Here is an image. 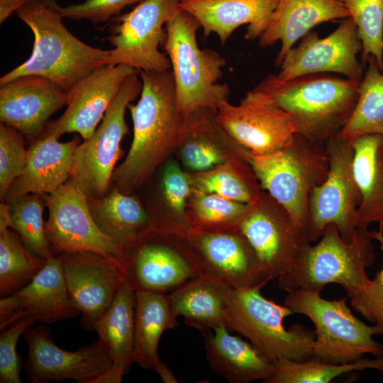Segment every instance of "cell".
<instances>
[{
	"instance_id": "cell-1",
	"label": "cell",
	"mask_w": 383,
	"mask_h": 383,
	"mask_svg": "<svg viewBox=\"0 0 383 383\" xmlns=\"http://www.w3.org/2000/svg\"><path fill=\"white\" fill-rule=\"evenodd\" d=\"M138 72L140 97L136 104L128 106L133 124V140L111 178L114 187L126 194L141 186L180 145L186 126L177 107L172 70Z\"/></svg>"
},
{
	"instance_id": "cell-2",
	"label": "cell",
	"mask_w": 383,
	"mask_h": 383,
	"mask_svg": "<svg viewBox=\"0 0 383 383\" xmlns=\"http://www.w3.org/2000/svg\"><path fill=\"white\" fill-rule=\"evenodd\" d=\"M360 82L328 73L282 81L270 74L252 89L287 112L295 133L316 143L326 142L347 123L357 104Z\"/></svg>"
},
{
	"instance_id": "cell-3",
	"label": "cell",
	"mask_w": 383,
	"mask_h": 383,
	"mask_svg": "<svg viewBox=\"0 0 383 383\" xmlns=\"http://www.w3.org/2000/svg\"><path fill=\"white\" fill-rule=\"evenodd\" d=\"M57 0H30L16 12L34 35L30 57L0 78V84L23 75L51 79L68 91L77 82L106 65L109 50L80 40L64 25Z\"/></svg>"
},
{
	"instance_id": "cell-4",
	"label": "cell",
	"mask_w": 383,
	"mask_h": 383,
	"mask_svg": "<svg viewBox=\"0 0 383 383\" xmlns=\"http://www.w3.org/2000/svg\"><path fill=\"white\" fill-rule=\"evenodd\" d=\"M378 236L379 231L357 226L352 241L346 243L338 227L328 225L319 242L309 244L294 267L277 278L279 289L321 292L326 285L334 283L341 285L348 297H353L370 283L366 269L374 262L372 240H377Z\"/></svg>"
},
{
	"instance_id": "cell-5",
	"label": "cell",
	"mask_w": 383,
	"mask_h": 383,
	"mask_svg": "<svg viewBox=\"0 0 383 383\" xmlns=\"http://www.w3.org/2000/svg\"><path fill=\"white\" fill-rule=\"evenodd\" d=\"M200 28L197 18L182 9L165 24L163 48L171 63L177 107L185 119L199 109L216 112L229 94L227 84L217 83L226 61L212 49L199 48Z\"/></svg>"
},
{
	"instance_id": "cell-6",
	"label": "cell",
	"mask_w": 383,
	"mask_h": 383,
	"mask_svg": "<svg viewBox=\"0 0 383 383\" xmlns=\"http://www.w3.org/2000/svg\"><path fill=\"white\" fill-rule=\"evenodd\" d=\"M243 157L261 187L291 214L307 235L309 199L329 171L325 144L295 133L284 148L267 155H253L243 148Z\"/></svg>"
},
{
	"instance_id": "cell-7",
	"label": "cell",
	"mask_w": 383,
	"mask_h": 383,
	"mask_svg": "<svg viewBox=\"0 0 383 383\" xmlns=\"http://www.w3.org/2000/svg\"><path fill=\"white\" fill-rule=\"evenodd\" d=\"M261 288L232 289L226 310V326L250 340L266 359L304 361L312 358L315 331L296 323L286 328L284 320L294 314L287 306L265 298Z\"/></svg>"
},
{
	"instance_id": "cell-8",
	"label": "cell",
	"mask_w": 383,
	"mask_h": 383,
	"mask_svg": "<svg viewBox=\"0 0 383 383\" xmlns=\"http://www.w3.org/2000/svg\"><path fill=\"white\" fill-rule=\"evenodd\" d=\"M284 304L313 322L316 334L313 359L345 363L365 354L383 356V345L373 338L372 326L353 315L346 298L328 300L321 296L320 292L297 289L288 292Z\"/></svg>"
},
{
	"instance_id": "cell-9",
	"label": "cell",
	"mask_w": 383,
	"mask_h": 383,
	"mask_svg": "<svg viewBox=\"0 0 383 383\" xmlns=\"http://www.w3.org/2000/svg\"><path fill=\"white\" fill-rule=\"evenodd\" d=\"M123 270L135 292L166 294L203 272L187 234L155 227L127 247Z\"/></svg>"
},
{
	"instance_id": "cell-10",
	"label": "cell",
	"mask_w": 383,
	"mask_h": 383,
	"mask_svg": "<svg viewBox=\"0 0 383 383\" xmlns=\"http://www.w3.org/2000/svg\"><path fill=\"white\" fill-rule=\"evenodd\" d=\"M141 89L142 82L136 72L126 77L92 135L74 151L70 178L89 199L103 197L111 190L112 175L121 153V143L128 133L126 109Z\"/></svg>"
},
{
	"instance_id": "cell-11",
	"label": "cell",
	"mask_w": 383,
	"mask_h": 383,
	"mask_svg": "<svg viewBox=\"0 0 383 383\" xmlns=\"http://www.w3.org/2000/svg\"><path fill=\"white\" fill-rule=\"evenodd\" d=\"M181 0H143L133 10L113 18L107 37L113 47L106 65H126L137 71L171 70L168 57L159 50L166 23L181 9Z\"/></svg>"
},
{
	"instance_id": "cell-12",
	"label": "cell",
	"mask_w": 383,
	"mask_h": 383,
	"mask_svg": "<svg viewBox=\"0 0 383 383\" xmlns=\"http://www.w3.org/2000/svg\"><path fill=\"white\" fill-rule=\"evenodd\" d=\"M329 171L326 180L315 187L309 199L307 235L315 242L330 224L335 225L341 238L350 243L355 231V214L361 194L353 173L352 143L338 133L325 143Z\"/></svg>"
},
{
	"instance_id": "cell-13",
	"label": "cell",
	"mask_w": 383,
	"mask_h": 383,
	"mask_svg": "<svg viewBox=\"0 0 383 383\" xmlns=\"http://www.w3.org/2000/svg\"><path fill=\"white\" fill-rule=\"evenodd\" d=\"M43 196L49 212L45 234L53 254L91 252L123 267L125 249L98 228L88 197L74 180L70 178L54 192Z\"/></svg>"
},
{
	"instance_id": "cell-14",
	"label": "cell",
	"mask_w": 383,
	"mask_h": 383,
	"mask_svg": "<svg viewBox=\"0 0 383 383\" xmlns=\"http://www.w3.org/2000/svg\"><path fill=\"white\" fill-rule=\"evenodd\" d=\"M271 280L289 272L311 243L287 209L269 194H261L238 225Z\"/></svg>"
},
{
	"instance_id": "cell-15",
	"label": "cell",
	"mask_w": 383,
	"mask_h": 383,
	"mask_svg": "<svg viewBox=\"0 0 383 383\" xmlns=\"http://www.w3.org/2000/svg\"><path fill=\"white\" fill-rule=\"evenodd\" d=\"M216 118L233 141L253 155L280 150L292 142L295 134L290 115L253 89L238 105L222 101Z\"/></svg>"
},
{
	"instance_id": "cell-16",
	"label": "cell",
	"mask_w": 383,
	"mask_h": 383,
	"mask_svg": "<svg viewBox=\"0 0 383 383\" xmlns=\"http://www.w3.org/2000/svg\"><path fill=\"white\" fill-rule=\"evenodd\" d=\"M361 50L357 26L349 17L325 38L311 31L304 35L299 44L287 52L276 76L286 81L301 75L335 72L361 82L364 67L357 58Z\"/></svg>"
},
{
	"instance_id": "cell-17",
	"label": "cell",
	"mask_w": 383,
	"mask_h": 383,
	"mask_svg": "<svg viewBox=\"0 0 383 383\" xmlns=\"http://www.w3.org/2000/svg\"><path fill=\"white\" fill-rule=\"evenodd\" d=\"M62 272L68 295L82 316L80 325L94 330L126 281L121 264L91 252L62 253Z\"/></svg>"
},
{
	"instance_id": "cell-18",
	"label": "cell",
	"mask_w": 383,
	"mask_h": 383,
	"mask_svg": "<svg viewBox=\"0 0 383 383\" xmlns=\"http://www.w3.org/2000/svg\"><path fill=\"white\" fill-rule=\"evenodd\" d=\"M23 335L28 347L25 368L33 383L65 379L91 383L112 365L99 340L75 351H68L55 344L45 326H30Z\"/></svg>"
},
{
	"instance_id": "cell-19",
	"label": "cell",
	"mask_w": 383,
	"mask_h": 383,
	"mask_svg": "<svg viewBox=\"0 0 383 383\" xmlns=\"http://www.w3.org/2000/svg\"><path fill=\"white\" fill-rule=\"evenodd\" d=\"M202 265L203 272L235 290L262 288L271 280L256 254L238 230L196 228L187 234Z\"/></svg>"
},
{
	"instance_id": "cell-20",
	"label": "cell",
	"mask_w": 383,
	"mask_h": 383,
	"mask_svg": "<svg viewBox=\"0 0 383 383\" xmlns=\"http://www.w3.org/2000/svg\"><path fill=\"white\" fill-rule=\"evenodd\" d=\"M136 72L126 65H105L77 82L67 92V109L57 120L48 123L43 133L58 139L66 133L90 138L118 92L123 81Z\"/></svg>"
},
{
	"instance_id": "cell-21",
	"label": "cell",
	"mask_w": 383,
	"mask_h": 383,
	"mask_svg": "<svg viewBox=\"0 0 383 383\" xmlns=\"http://www.w3.org/2000/svg\"><path fill=\"white\" fill-rule=\"evenodd\" d=\"M67 102V91L51 79L21 76L0 84V121L34 141Z\"/></svg>"
},
{
	"instance_id": "cell-22",
	"label": "cell",
	"mask_w": 383,
	"mask_h": 383,
	"mask_svg": "<svg viewBox=\"0 0 383 383\" xmlns=\"http://www.w3.org/2000/svg\"><path fill=\"white\" fill-rule=\"evenodd\" d=\"M79 313L68 295L60 258L57 256L46 262L29 284L1 298L0 329L4 331L23 318L52 323Z\"/></svg>"
},
{
	"instance_id": "cell-23",
	"label": "cell",
	"mask_w": 383,
	"mask_h": 383,
	"mask_svg": "<svg viewBox=\"0 0 383 383\" xmlns=\"http://www.w3.org/2000/svg\"><path fill=\"white\" fill-rule=\"evenodd\" d=\"M80 143L75 136L65 143L53 134L41 133L27 150L26 168L11 184L5 200L9 204L30 194H49L70 178L74 151Z\"/></svg>"
},
{
	"instance_id": "cell-24",
	"label": "cell",
	"mask_w": 383,
	"mask_h": 383,
	"mask_svg": "<svg viewBox=\"0 0 383 383\" xmlns=\"http://www.w3.org/2000/svg\"><path fill=\"white\" fill-rule=\"evenodd\" d=\"M279 0H181L180 8L194 16L204 37L216 33L224 45L234 30L248 24L245 38H259L269 26Z\"/></svg>"
},
{
	"instance_id": "cell-25",
	"label": "cell",
	"mask_w": 383,
	"mask_h": 383,
	"mask_svg": "<svg viewBox=\"0 0 383 383\" xmlns=\"http://www.w3.org/2000/svg\"><path fill=\"white\" fill-rule=\"evenodd\" d=\"M177 317L168 294L135 292L133 362L154 370L165 383L177 381L159 358L158 343L165 331L177 326Z\"/></svg>"
},
{
	"instance_id": "cell-26",
	"label": "cell",
	"mask_w": 383,
	"mask_h": 383,
	"mask_svg": "<svg viewBox=\"0 0 383 383\" xmlns=\"http://www.w3.org/2000/svg\"><path fill=\"white\" fill-rule=\"evenodd\" d=\"M349 17L348 9L338 0H279L269 26L259 38V44L267 47L280 41L276 57V64L280 65L294 43L312 28Z\"/></svg>"
},
{
	"instance_id": "cell-27",
	"label": "cell",
	"mask_w": 383,
	"mask_h": 383,
	"mask_svg": "<svg viewBox=\"0 0 383 383\" xmlns=\"http://www.w3.org/2000/svg\"><path fill=\"white\" fill-rule=\"evenodd\" d=\"M210 369L231 383H267L274 372V364L263 357L250 343L229 333L226 326L201 333Z\"/></svg>"
},
{
	"instance_id": "cell-28",
	"label": "cell",
	"mask_w": 383,
	"mask_h": 383,
	"mask_svg": "<svg viewBox=\"0 0 383 383\" xmlns=\"http://www.w3.org/2000/svg\"><path fill=\"white\" fill-rule=\"evenodd\" d=\"M232 289L202 272L168 295L175 313L202 333L226 326V310Z\"/></svg>"
},
{
	"instance_id": "cell-29",
	"label": "cell",
	"mask_w": 383,
	"mask_h": 383,
	"mask_svg": "<svg viewBox=\"0 0 383 383\" xmlns=\"http://www.w3.org/2000/svg\"><path fill=\"white\" fill-rule=\"evenodd\" d=\"M352 145L353 173L361 194L355 226L368 227L377 222L383 228V135L365 134Z\"/></svg>"
},
{
	"instance_id": "cell-30",
	"label": "cell",
	"mask_w": 383,
	"mask_h": 383,
	"mask_svg": "<svg viewBox=\"0 0 383 383\" xmlns=\"http://www.w3.org/2000/svg\"><path fill=\"white\" fill-rule=\"evenodd\" d=\"M135 291L126 281L94 331L112 360L111 368L126 375L133 362Z\"/></svg>"
},
{
	"instance_id": "cell-31",
	"label": "cell",
	"mask_w": 383,
	"mask_h": 383,
	"mask_svg": "<svg viewBox=\"0 0 383 383\" xmlns=\"http://www.w3.org/2000/svg\"><path fill=\"white\" fill-rule=\"evenodd\" d=\"M88 206L100 231L125 251L138 236L154 227L140 202L115 187L103 197L88 198Z\"/></svg>"
},
{
	"instance_id": "cell-32",
	"label": "cell",
	"mask_w": 383,
	"mask_h": 383,
	"mask_svg": "<svg viewBox=\"0 0 383 383\" xmlns=\"http://www.w3.org/2000/svg\"><path fill=\"white\" fill-rule=\"evenodd\" d=\"M366 66L355 108L338 133L340 137L351 143L365 134L383 135V70L372 55L368 57Z\"/></svg>"
},
{
	"instance_id": "cell-33",
	"label": "cell",
	"mask_w": 383,
	"mask_h": 383,
	"mask_svg": "<svg viewBox=\"0 0 383 383\" xmlns=\"http://www.w3.org/2000/svg\"><path fill=\"white\" fill-rule=\"evenodd\" d=\"M274 372L267 383H328L343 374L366 369L383 373V356L345 363H329L313 358L304 361L282 359L273 362Z\"/></svg>"
},
{
	"instance_id": "cell-34",
	"label": "cell",
	"mask_w": 383,
	"mask_h": 383,
	"mask_svg": "<svg viewBox=\"0 0 383 383\" xmlns=\"http://www.w3.org/2000/svg\"><path fill=\"white\" fill-rule=\"evenodd\" d=\"M47 261L28 250L9 228L0 231V296L29 284Z\"/></svg>"
},
{
	"instance_id": "cell-35",
	"label": "cell",
	"mask_w": 383,
	"mask_h": 383,
	"mask_svg": "<svg viewBox=\"0 0 383 383\" xmlns=\"http://www.w3.org/2000/svg\"><path fill=\"white\" fill-rule=\"evenodd\" d=\"M40 196L41 194H28L9 203L11 228L19 234L28 250L48 261L55 256L45 234Z\"/></svg>"
},
{
	"instance_id": "cell-36",
	"label": "cell",
	"mask_w": 383,
	"mask_h": 383,
	"mask_svg": "<svg viewBox=\"0 0 383 383\" xmlns=\"http://www.w3.org/2000/svg\"><path fill=\"white\" fill-rule=\"evenodd\" d=\"M201 173L192 179L195 190L251 205L260 196L257 179L252 168L241 172L219 168Z\"/></svg>"
},
{
	"instance_id": "cell-37",
	"label": "cell",
	"mask_w": 383,
	"mask_h": 383,
	"mask_svg": "<svg viewBox=\"0 0 383 383\" xmlns=\"http://www.w3.org/2000/svg\"><path fill=\"white\" fill-rule=\"evenodd\" d=\"M354 21L362 43V65L374 56L383 70V0H338Z\"/></svg>"
},
{
	"instance_id": "cell-38",
	"label": "cell",
	"mask_w": 383,
	"mask_h": 383,
	"mask_svg": "<svg viewBox=\"0 0 383 383\" xmlns=\"http://www.w3.org/2000/svg\"><path fill=\"white\" fill-rule=\"evenodd\" d=\"M192 204L198 228L213 231L238 229L252 206L195 189Z\"/></svg>"
},
{
	"instance_id": "cell-39",
	"label": "cell",
	"mask_w": 383,
	"mask_h": 383,
	"mask_svg": "<svg viewBox=\"0 0 383 383\" xmlns=\"http://www.w3.org/2000/svg\"><path fill=\"white\" fill-rule=\"evenodd\" d=\"M24 136L16 129L0 124V196L4 201L13 182L22 174L27 163Z\"/></svg>"
},
{
	"instance_id": "cell-40",
	"label": "cell",
	"mask_w": 383,
	"mask_h": 383,
	"mask_svg": "<svg viewBox=\"0 0 383 383\" xmlns=\"http://www.w3.org/2000/svg\"><path fill=\"white\" fill-rule=\"evenodd\" d=\"M192 179L175 161L165 165L161 177V188L164 199L177 218L180 231L187 234L189 226L185 219L187 199L190 195Z\"/></svg>"
},
{
	"instance_id": "cell-41",
	"label": "cell",
	"mask_w": 383,
	"mask_h": 383,
	"mask_svg": "<svg viewBox=\"0 0 383 383\" xmlns=\"http://www.w3.org/2000/svg\"><path fill=\"white\" fill-rule=\"evenodd\" d=\"M377 240L383 252V230ZM353 309L373 323L374 335H383V265L374 278L364 289L350 298Z\"/></svg>"
},
{
	"instance_id": "cell-42",
	"label": "cell",
	"mask_w": 383,
	"mask_h": 383,
	"mask_svg": "<svg viewBox=\"0 0 383 383\" xmlns=\"http://www.w3.org/2000/svg\"><path fill=\"white\" fill-rule=\"evenodd\" d=\"M143 0H84L65 6L59 5L58 10L63 18L72 20H87L94 25L109 22L120 15L128 6Z\"/></svg>"
},
{
	"instance_id": "cell-43",
	"label": "cell",
	"mask_w": 383,
	"mask_h": 383,
	"mask_svg": "<svg viewBox=\"0 0 383 383\" xmlns=\"http://www.w3.org/2000/svg\"><path fill=\"white\" fill-rule=\"evenodd\" d=\"M35 321L20 319L3 331L0 335V382L21 383V364L16 353L20 336Z\"/></svg>"
},
{
	"instance_id": "cell-44",
	"label": "cell",
	"mask_w": 383,
	"mask_h": 383,
	"mask_svg": "<svg viewBox=\"0 0 383 383\" xmlns=\"http://www.w3.org/2000/svg\"><path fill=\"white\" fill-rule=\"evenodd\" d=\"M30 0H0V23L1 25L17 10L24 6Z\"/></svg>"
},
{
	"instance_id": "cell-45",
	"label": "cell",
	"mask_w": 383,
	"mask_h": 383,
	"mask_svg": "<svg viewBox=\"0 0 383 383\" xmlns=\"http://www.w3.org/2000/svg\"><path fill=\"white\" fill-rule=\"evenodd\" d=\"M123 377L110 367L100 375L94 378L91 383H120L122 382Z\"/></svg>"
},
{
	"instance_id": "cell-46",
	"label": "cell",
	"mask_w": 383,
	"mask_h": 383,
	"mask_svg": "<svg viewBox=\"0 0 383 383\" xmlns=\"http://www.w3.org/2000/svg\"><path fill=\"white\" fill-rule=\"evenodd\" d=\"M11 227L9 204L1 202L0 204V231Z\"/></svg>"
}]
</instances>
